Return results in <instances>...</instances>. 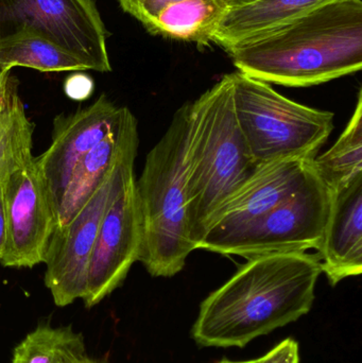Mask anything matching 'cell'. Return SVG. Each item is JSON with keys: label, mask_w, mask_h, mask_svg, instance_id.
<instances>
[{"label": "cell", "mask_w": 362, "mask_h": 363, "mask_svg": "<svg viewBox=\"0 0 362 363\" xmlns=\"http://www.w3.org/2000/svg\"><path fill=\"white\" fill-rule=\"evenodd\" d=\"M142 242V216L135 174H132L100 225L89 258L86 290L82 298L87 308L99 304L125 281L131 267L138 262Z\"/></svg>", "instance_id": "cell-10"}, {"label": "cell", "mask_w": 362, "mask_h": 363, "mask_svg": "<svg viewBox=\"0 0 362 363\" xmlns=\"http://www.w3.org/2000/svg\"><path fill=\"white\" fill-rule=\"evenodd\" d=\"M6 247V213L4 190L0 185V260L4 257Z\"/></svg>", "instance_id": "cell-24"}, {"label": "cell", "mask_w": 362, "mask_h": 363, "mask_svg": "<svg viewBox=\"0 0 362 363\" xmlns=\"http://www.w3.org/2000/svg\"><path fill=\"white\" fill-rule=\"evenodd\" d=\"M9 72H0V84H1L2 80H4V77H6V74H9Z\"/></svg>", "instance_id": "cell-28"}, {"label": "cell", "mask_w": 362, "mask_h": 363, "mask_svg": "<svg viewBox=\"0 0 362 363\" xmlns=\"http://www.w3.org/2000/svg\"><path fill=\"white\" fill-rule=\"evenodd\" d=\"M257 167L236 118L231 74H225L189 104L185 174L195 250L217 209Z\"/></svg>", "instance_id": "cell-3"}, {"label": "cell", "mask_w": 362, "mask_h": 363, "mask_svg": "<svg viewBox=\"0 0 362 363\" xmlns=\"http://www.w3.org/2000/svg\"><path fill=\"white\" fill-rule=\"evenodd\" d=\"M236 118L257 166L315 160L334 130V113L293 101L269 83L231 74Z\"/></svg>", "instance_id": "cell-5"}, {"label": "cell", "mask_w": 362, "mask_h": 363, "mask_svg": "<svg viewBox=\"0 0 362 363\" xmlns=\"http://www.w3.org/2000/svg\"><path fill=\"white\" fill-rule=\"evenodd\" d=\"M314 168V160L289 159L259 165L217 209L197 250L210 247L239 232L293 194Z\"/></svg>", "instance_id": "cell-12"}, {"label": "cell", "mask_w": 362, "mask_h": 363, "mask_svg": "<svg viewBox=\"0 0 362 363\" xmlns=\"http://www.w3.org/2000/svg\"><path fill=\"white\" fill-rule=\"evenodd\" d=\"M34 129L10 72L0 84V185L33 159Z\"/></svg>", "instance_id": "cell-16"}, {"label": "cell", "mask_w": 362, "mask_h": 363, "mask_svg": "<svg viewBox=\"0 0 362 363\" xmlns=\"http://www.w3.org/2000/svg\"><path fill=\"white\" fill-rule=\"evenodd\" d=\"M322 273L317 254L250 258L200 305L191 330L204 347H242L307 315Z\"/></svg>", "instance_id": "cell-1"}, {"label": "cell", "mask_w": 362, "mask_h": 363, "mask_svg": "<svg viewBox=\"0 0 362 363\" xmlns=\"http://www.w3.org/2000/svg\"><path fill=\"white\" fill-rule=\"evenodd\" d=\"M84 355V338L72 326L40 324L15 347L11 363H72Z\"/></svg>", "instance_id": "cell-20"}, {"label": "cell", "mask_w": 362, "mask_h": 363, "mask_svg": "<svg viewBox=\"0 0 362 363\" xmlns=\"http://www.w3.org/2000/svg\"><path fill=\"white\" fill-rule=\"evenodd\" d=\"M27 67L42 72H85L89 66L34 30L19 28L0 36V72Z\"/></svg>", "instance_id": "cell-17"}, {"label": "cell", "mask_w": 362, "mask_h": 363, "mask_svg": "<svg viewBox=\"0 0 362 363\" xmlns=\"http://www.w3.org/2000/svg\"><path fill=\"white\" fill-rule=\"evenodd\" d=\"M362 91L348 125L329 150L314 160L315 168L331 194L362 177Z\"/></svg>", "instance_id": "cell-19"}, {"label": "cell", "mask_w": 362, "mask_h": 363, "mask_svg": "<svg viewBox=\"0 0 362 363\" xmlns=\"http://www.w3.org/2000/svg\"><path fill=\"white\" fill-rule=\"evenodd\" d=\"M189 104L176 113L163 138L147 155L136 181L142 242L138 262L154 277H172L195 251L187 205L185 144Z\"/></svg>", "instance_id": "cell-4"}, {"label": "cell", "mask_w": 362, "mask_h": 363, "mask_svg": "<svg viewBox=\"0 0 362 363\" xmlns=\"http://www.w3.org/2000/svg\"><path fill=\"white\" fill-rule=\"evenodd\" d=\"M6 213V247L0 264L33 268L44 264L57 224L35 157L1 184Z\"/></svg>", "instance_id": "cell-9"}, {"label": "cell", "mask_w": 362, "mask_h": 363, "mask_svg": "<svg viewBox=\"0 0 362 363\" xmlns=\"http://www.w3.org/2000/svg\"><path fill=\"white\" fill-rule=\"evenodd\" d=\"M261 363H300L299 345L293 339H285L264 355Z\"/></svg>", "instance_id": "cell-23"}, {"label": "cell", "mask_w": 362, "mask_h": 363, "mask_svg": "<svg viewBox=\"0 0 362 363\" xmlns=\"http://www.w3.org/2000/svg\"><path fill=\"white\" fill-rule=\"evenodd\" d=\"M19 28L46 36L89 70H112L108 32L94 0H0V36Z\"/></svg>", "instance_id": "cell-8"}, {"label": "cell", "mask_w": 362, "mask_h": 363, "mask_svg": "<svg viewBox=\"0 0 362 363\" xmlns=\"http://www.w3.org/2000/svg\"><path fill=\"white\" fill-rule=\"evenodd\" d=\"M238 72L266 83L308 87L362 67V1L335 0L225 48Z\"/></svg>", "instance_id": "cell-2"}, {"label": "cell", "mask_w": 362, "mask_h": 363, "mask_svg": "<svg viewBox=\"0 0 362 363\" xmlns=\"http://www.w3.org/2000/svg\"><path fill=\"white\" fill-rule=\"evenodd\" d=\"M261 357L256 358V359L246 360V362H233V360L223 359L221 362L216 363H261Z\"/></svg>", "instance_id": "cell-27"}, {"label": "cell", "mask_w": 362, "mask_h": 363, "mask_svg": "<svg viewBox=\"0 0 362 363\" xmlns=\"http://www.w3.org/2000/svg\"><path fill=\"white\" fill-rule=\"evenodd\" d=\"M125 108L102 94L86 108L55 117L50 145L35 157L55 218L74 168L111 133Z\"/></svg>", "instance_id": "cell-11"}, {"label": "cell", "mask_w": 362, "mask_h": 363, "mask_svg": "<svg viewBox=\"0 0 362 363\" xmlns=\"http://www.w3.org/2000/svg\"><path fill=\"white\" fill-rule=\"evenodd\" d=\"M225 4L229 10L232 9L242 8V6H249L254 2L261 1V0H221Z\"/></svg>", "instance_id": "cell-25"}, {"label": "cell", "mask_w": 362, "mask_h": 363, "mask_svg": "<svg viewBox=\"0 0 362 363\" xmlns=\"http://www.w3.org/2000/svg\"><path fill=\"white\" fill-rule=\"evenodd\" d=\"M136 155L113 170L91 200L65 225L55 228L47 249L45 285L55 304L65 307L84 296L89 258L102 220L111 204L134 174Z\"/></svg>", "instance_id": "cell-7"}, {"label": "cell", "mask_w": 362, "mask_h": 363, "mask_svg": "<svg viewBox=\"0 0 362 363\" xmlns=\"http://www.w3.org/2000/svg\"><path fill=\"white\" fill-rule=\"evenodd\" d=\"M329 204L331 192L314 165L310 176L293 194L208 251L250 259L317 250L322 240Z\"/></svg>", "instance_id": "cell-6"}, {"label": "cell", "mask_w": 362, "mask_h": 363, "mask_svg": "<svg viewBox=\"0 0 362 363\" xmlns=\"http://www.w3.org/2000/svg\"><path fill=\"white\" fill-rule=\"evenodd\" d=\"M227 11L221 0H181L162 11L147 31L199 47L210 46Z\"/></svg>", "instance_id": "cell-18"}, {"label": "cell", "mask_w": 362, "mask_h": 363, "mask_svg": "<svg viewBox=\"0 0 362 363\" xmlns=\"http://www.w3.org/2000/svg\"><path fill=\"white\" fill-rule=\"evenodd\" d=\"M72 363H106L104 360L94 359L87 355L81 356L78 359L74 360Z\"/></svg>", "instance_id": "cell-26"}, {"label": "cell", "mask_w": 362, "mask_h": 363, "mask_svg": "<svg viewBox=\"0 0 362 363\" xmlns=\"http://www.w3.org/2000/svg\"><path fill=\"white\" fill-rule=\"evenodd\" d=\"M137 121L131 111L125 108L123 116L111 133L74 168L57 213L55 228L67 224L123 160L137 155Z\"/></svg>", "instance_id": "cell-14"}, {"label": "cell", "mask_w": 362, "mask_h": 363, "mask_svg": "<svg viewBox=\"0 0 362 363\" xmlns=\"http://www.w3.org/2000/svg\"><path fill=\"white\" fill-rule=\"evenodd\" d=\"M179 1L181 0H118L123 10L140 21L146 29L162 11Z\"/></svg>", "instance_id": "cell-21"}, {"label": "cell", "mask_w": 362, "mask_h": 363, "mask_svg": "<svg viewBox=\"0 0 362 363\" xmlns=\"http://www.w3.org/2000/svg\"><path fill=\"white\" fill-rule=\"evenodd\" d=\"M333 1L335 0H261L232 9L221 19L213 43L227 48Z\"/></svg>", "instance_id": "cell-15"}, {"label": "cell", "mask_w": 362, "mask_h": 363, "mask_svg": "<svg viewBox=\"0 0 362 363\" xmlns=\"http://www.w3.org/2000/svg\"><path fill=\"white\" fill-rule=\"evenodd\" d=\"M64 89L70 99L83 101L94 93L95 83L89 74L78 72L66 79Z\"/></svg>", "instance_id": "cell-22"}, {"label": "cell", "mask_w": 362, "mask_h": 363, "mask_svg": "<svg viewBox=\"0 0 362 363\" xmlns=\"http://www.w3.org/2000/svg\"><path fill=\"white\" fill-rule=\"evenodd\" d=\"M322 273L332 286L362 273V177L331 194L329 216L318 249Z\"/></svg>", "instance_id": "cell-13"}]
</instances>
